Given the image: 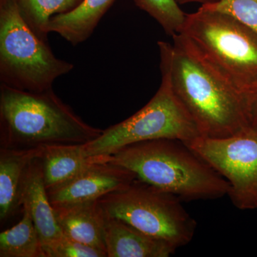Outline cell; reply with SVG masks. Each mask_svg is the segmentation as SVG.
<instances>
[{"instance_id": "1", "label": "cell", "mask_w": 257, "mask_h": 257, "mask_svg": "<svg viewBox=\"0 0 257 257\" xmlns=\"http://www.w3.org/2000/svg\"><path fill=\"white\" fill-rule=\"evenodd\" d=\"M158 42L162 77L202 137L224 138L249 126L248 97L182 34Z\"/></svg>"}, {"instance_id": "2", "label": "cell", "mask_w": 257, "mask_h": 257, "mask_svg": "<svg viewBox=\"0 0 257 257\" xmlns=\"http://www.w3.org/2000/svg\"><path fill=\"white\" fill-rule=\"evenodd\" d=\"M102 132L83 121L52 89L33 92L1 84L0 148L84 145Z\"/></svg>"}, {"instance_id": "3", "label": "cell", "mask_w": 257, "mask_h": 257, "mask_svg": "<svg viewBox=\"0 0 257 257\" xmlns=\"http://www.w3.org/2000/svg\"><path fill=\"white\" fill-rule=\"evenodd\" d=\"M110 161L183 200L217 199L229 193V182L180 140L133 144L111 155Z\"/></svg>"}, {"instance_id": "4", "label": "cell", "mask_w": 257, "mask_h": 257, "mask_svg": "<svg viewBox=\"0 0 257 257\" xmlns=\"http://www.w3.org/2000/svg\"><path fill=\"white\" fill-rule=\"evenodd\" d=\"M73 64L57 58L48 42L24 20L18 0L0 1V81L8 87L39 92L52 89L55 79Z\"/></svg>"}, {"instance_id": "5", "label": "cell", "mask_w": 257, "mask_h": 257, "mask_svg": "<svg viewBox=\"0 0 257 257\" xmlns=\"http://www.w3.org/2000/svg\"><path fill=\"white\" fill-rule=\"evenodd\" d=\"M180 34L246 96L257 89V35L232 15L201 6L187 14Z\"/></svg>"}, {"instance_id": "6", "label": "cell", "mask_w": 257, "mask_h": 257, "mask_svg": "<svg viewBox=\"0 0 257 257\" xmlns=\"http://www.w3.org/2000/svg\"><path fill=\"white\" fill-rule=\"evenodd\" d=\"M181 200L175 194L138 178L126 188L99 199L106 215L163 240L176 249L192 241L197 228V222Z\"/></svg>"}, {"instance_id": "7", "label": "cell", "mask_w": 257, "mask_h": 257, "mask_svg": "<svg viewBox=\"0 0 257 257\" xmlns=\"http://www.w3.org/2000/svg\"><path fill=\"white\" fill-rule=\"evenodd\" d=\"M202 137L197 125L162 77L158 91L128 119L103 130L95 140L83 145L87 157L111 156L133 144L173 139L189 143Z\"/></svg>"}, {"instance_id": "8", "label": "cell", "mask_w": 257, "mask_h": 257, "mask_svg": "<svg viewBox=\"0 0 257 257\" xmlns=\"http://www.w3.org/2000/svg\"><path fill=\"white\" fill-rule=\"evenodd\" d=\"M185 144L229 182L228 196L235 207L257 209V128L249 126L227 138L200 137Z\"/></svg>"}, {"instance_id": "9", "label": "cell", "mask_w": 257, "mask_h": 257, "mask_svg": "<svg viewBox=\"0 0 257 257\" xmlns=\"http://www.w3.org/2000/svg\"><path fill=\"white\" fill-rule=\"evenodd\" d=\"M110 159L93 164L60 187L47 190L52 207L99 200L106 194L126 188L138 177Z\"/></svg>"}, {"instance_id": "10", "label": "cell", "mask_w": 257, "mask_h": 257, "mask_svg": "<svg viewBox=\"0 0 257 257\" xmlns=\"http://www.w3.org/2000/svg\"><path fill=\"white\" fill-rule=\"evenodd\" d=\"M20 205L31 216L44 251L62 237L63 233L47 194L40 156L30 162L25 172L20 190Z\"/></svg>"}, {"instance_id": "11", "label": "cell", "mask_w": 257, "mask_h": 257, "mask_svg": "<svg viewBox=\"0 0 257 257\" xmlns=\"http://www.w3.org/2000/svg\"><path fill=\"white\" fill-rule=\"evenodd\" d=\"M53 209L57 223L65 236L106 254V214L99 200Z\"/></svg>"}, {"instance_id": "12", "label": "cell", "mask_w": 257, "mask_h": 257, "mask_svg": "<svg viewBox=\"0 0 257 257\" xmlns=\"http://www.w3.org/2000/svg\"><path fill=\"white\" fill-rule=\"evenodd\" d=\"M105 240L107 257H169L177 250L163 240L106 214Z\"/></svg>"}, {"instance_id": "13", "label": "cell", "mask_w": 257, "mask_h": 257, "mask_svg": "<svg viewBox=\"0 0 257 257\" xmlns=\"http://www.w3.org/2000/svg\"><path fill=\"white\" fill-rule=\"evenodd\" d=\"M40 157L45 187L50 190L72 180L93 164L109 160L111 156L87 157L83 151V145H64L45 147Z\"/></svg>"}, {"instance_id": "14", "label": "cell", "mask_w": 257, "mask_h": 257, "mask_svg": "<svg viewBox=\"0 0 257 257\" xmlns=\"http://www.w3.org/2000/svg\"><path fill=\"white\" fill-rule=\"evenodd\" d=\"M44 148L14 150L0 148V221L4 222L20 205V190L25 172Z\"/></svg>"}, {"instance_id": "15", "label": "cell", "mask_w": 257, "mask_h": 257, "mask_svg": "<svg viewBox=\"0 0 257 257\" xmlns=\"http://www.w3.org/2000/svg\"><path fill=\"white\" fill-rule=\"evenodd\" d=\"M115 0H82L68 13L50 19L47 31L59 34L76 46L92 35L103 15Z\"/></svg>"}, {"instance_id": "16", "label": "cell", "mask_w": 257, "mask_h": 257, "mask_svg": "<svg viewBox=\"0 0 257 257\" xmlns=\"http://www.w3.org/2000/svg\"><path fill=\"white\" fill-rule=\"evenodd\" d=\"M0 257H46L28 211L23 210L21 221L0 234Z\"/></svg>"}, {"instance_id": "17", "label": "cell", "mask_w": 257, "mask_h": 257, "mask_svg": "<svg viewBox=\"0 0 257 257\" xmlns=\"http://www.w3.org/2000/svg\"><path fill=\"white\" fill-rule=\"evenodd\" d=\"M82 0H18L24 20L39 37L48 42L47 26L55 15L73 10Z\"/></svg>"}, {"instance_id": "18", "label": "cell", "mask_w": 257, "mask_h": 257, "mask_svg": "<svg viewBox=\"0 0 257 257\" xmlns=\"http://www.w3.org/2000/svg\"><path fill=\"white\" fill-rule=\"evenodd\" d=\"M135 3L155 19L167 35L172 37L182 32L187 13L176 0H135Z\"/></svg>"}, {"instance_id": "19", "label": "cell", "mask_w": 257, "mask_h": 257, "mask_svg": "<svg viewBox=\"0 0 257 257\" xmlns=\"http://www.w3.org/2000/svg\"><path fill=\"white\" fill-rule=\"evenodd\" d=\"M202 6L232 15L257 35V0H220Z\"/></svg>"}, {"instance_id": "20", "label": "cell", "mask_w": 257, "mask_h": 257, "mask_svg": "<svg viewBox=\"0 0 257 257\" xmlns=\"http://www.w3.org/2000/svg\"><path fill=\"white\" fill-rule=\"evenodd\" d=\"M46 257H107L105 253L63 236L45 251Z\"/></svg>"}, {"instance_id": "21", "label": "cell", "mask_w": 257, "mask_h": 257, "mask_svg": "<svg viewBox=\"0 0 257 257\" xmlns=\"http://www.w3.org/2000/svg\"><path fill=\"white\" fill-rule=\"evenodd\" d=\"M248 116L251 126L257 128V89L248 98Z\"/></svg>"}, {"instance_id": "22", "label": "cell", "mask_w": 257, "mask_h": 257, "mask_svg": "<svg viewBox=\"0 0 257 257\" xmlns=\"http://www.w3.org/2000/svg\"><path fill=\"white\" fill-rule=\"evenodd\" d=\"M179 5L187 4V3H200L202 5H209L215 4L220 0H176Z\"/></svg>"}]
</instances>
